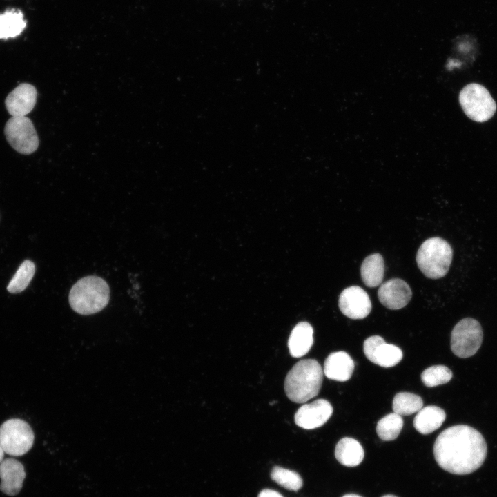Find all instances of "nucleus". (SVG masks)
I'll list each match as a JSON object with an SVG mask.
<instances>
[{"label":"nucleus","mask_w":497,"mask_h":497,"mask_svg":"<svg viewBox=\"0 0 497 497\" xmlns=\"http://www.w3.org/2000/svg\"><path fill=\"white\" fill-rule=\"evenodd\" d=\"M487 444L482 434L474 428L458 425L442 431L433 445V454L438 465L454 474L464 475L475 471L487 456Z\"/></svg>","instance_id":"1"},{"label":"nucleus","mask_w":497,"mask_h":497,"mask_svg":"<svg viewBox=\"0 0 497 497\" xmlns=\"http://www.w3.org/2000/svg\"><path fill=\"white\" fill-rule=\"evenodd\" d=\"M322 379L323 370L317 360H301L286 376L285 393L291 401L304 403L318 394Z\"/></svg>","instance_id":"2"},{"label":"nucleus","mask_w":497,"mask_h":497,"mask_svg":"<svg viewBox=\"0 0 497 497\" xmlns=\"http://www.w3.org/2000/svg\"><path fill=\"white\" fill-rule=\"evenodd\" d=\"M110 300L106 282L98 276L90 275L78 280L69 293L70 305L77 313L91 315L101 311Z\"/></svg>","instance_id":"3"},{"label":"nucleus","mask_w":497,"mask_h":497,"mask_svg":"<svg viewBox=\"0 0 497 497\" xmlns=\"http://www.w3.org/2000/svg\"><path fill=\"white\" fill-rule=\"evenodd\" d=\"M452 257L450 244L440 237H434L421 244L416 259L419 269L427 277L439 279L447 273Z\"/></svg>","instance_id":"4"},{"label":"nucleus","mask_w":497,"mask_h":497,"mask_svg":"<svg viewBox=\"0 0 497 497\" xmlns=\"http://www.w3.org/2000/svg\"><path fill=\"white\" fill-rule=\"evenodd\" d=\"M459 102L466 115L476 122L489 120L496 110V102L489 91L476 83L467 84L461 90Z\"/></svg>","instance_id":"5"},{"label":"nucleus","mask_w":497,"mask_h":497,"mask_svg":"<svg viewBox=\"0 0 497 497\" xmlns=\"http://www.w3.org/2000/svg\"><path fill=\"white\" fill-rule=\"evenodd\" d=\"M34 438L32 428L23 420L9 419L0 426V445L8 455L25 454L32 448Z\"/></svg>","instance_id":"6"},{"label":"nucleus","mask_w":497,"mask_h":497,"mask_svg":"<svg viewBox=\"0 0 497 497\" xmlns=\"http://www.w3.org/2000/svg\"><path fill=\"white\" fill-rule=\"evenodd\" d=\"M483 332L475 319L466 318L459 321L451 333V349L461 358L474 355L481 346Z\"/></svg>","instance_id":"7"},{"label":"nucleus","mask_w":497,"mask_h":497,"mask_svg":"<svg viewBox=\"0 0 497 497\" xmlns=\"http://www.w3.org/2000/svg\"><path fill=\"white\" fill-rule=\"evenodd\" d=\"M4 133L10 145L18 153L29 155L39 146V137L31 120L26 117H11Z\"/></svg>","instance_id":"8"},{"label":"nucleus","mask_w":497,"mask_h":497,"mask_svg":"<svg viewBox=\"0 0 497 497\" xmlns=\"http://www.w3.org/2000/svg\"><path fill=\"white\" fill-rule=\"evenodd\" d=\"M363 351L369 361L382 367L396 365L403 356L398 347L386 343L379 335H373L365 340Z\"/></svg>","instance_id":"9"},{"label":"nucleus","mask_w":497,"mask_h":497,"mask_svg":"<svg viewBox=\"0 0 497 497\" xmlns=\"http://www.w3.org/2000/svg\"><path fill=\"white\" fill-rule=\"evenodd\" d=\"M341 312L351 319H363L371 312V302L367 293L358 286L344 289L338 300Z\"/></svg>","instance_id":"10"},{"label":"nucleus","mask_w":497,"mask_h":497,"mask_svg":"<svg viewBox=\"0 0 497 497\" xmlns=\"http://www.w3.org/2000/svg\"><path fill=\"white\" fill-rule=\"evenodd\" d=\"M333 413L330 402L324 399H318L301 406L296 411L295 424L306 429H313L322 426Z\"/></svg>","instance_id":"11"},{"label":"nucleus","mask_w":497,"mask_h":497,"mask_svg":"<svg viewBox=\"0 0 497 497\" xmlns=\"http://www.w3.org/2000/svg\"><path fill=\"white\" fill-rule=\"evenodd\" d=\"M378 297L385 307L397 310L405 307L409 302L412 291L405 281L393 278L381 284L378 291Z\"/></svg>","instance_id":"12"},{"label":"nucleus","mask_w":497,"mask_h":497,"mask_svg":"<svg viewBox=\"0 0 497 497\" xmlns=\"http://www.w3.org/2000/svg\"><path fill=\"white\" fill-rule=\"evenodd\" d=\"M37 97L35 86L26 83L21 84L6 98V108L12 117L26 116L33 109Z\"/></svg>","instance_id":"13"},{"label":"nucleus","mask_w":497,"mask_h":497,"mask_svg":"<svg viewBox=\"0 0 497 497\" xmlns=\"http://www.w3.org/2000/svg\"><path fill=\"white\" fill-rule=\"evenodd\" d=\"M25 477L24 467L19 460L6 458L0 463V489L4 494L17 495L22 488Z\"/></svg>","instance_id":"14"},{"label":"nucleus","mask_w":497,"mask_h":497,"mask_svg":"<svg viewBox=\"0 0 497 497\" xmlns=\"http://www.w3.org/2000/svg\"><path fill=\"white\" fill-rule=\"evenodd\" d=\"M354 367V362L347 353L333 352L326 358L323 373L329 379L344 382L351 377Z\"/></svg>","instance_id":"15"},{"label":"nucleus","mask_w":497,"mask_h":497,"mask_svg":"<svg viewBox=\"0 0 497 497\" xmlns=\"http://www.w3.org/2000/svg\"><path fill=\"white\" fill-rule=\"evenodd\" d=\"M313 344V329L307 322H300L293 329L288 347L291 356L301 358L306 355Z\"/></svg>","instance_id":"16"},{"label":"nucleus","mask_w":497,"mask_h":497,"mask_svg":"<svg viewBox=\"0 0 497 497\" xmlns=\"http://www.w3.org/2000/svg\"><path fill=\"white\" fill-rule=\"evenodd\" d=\"M446 418L445 411L434 405L422 408L413 420L415 429L422 434H429L440 427Z\"/></svg>","instance_id":"17"},{"label":"nucleus","mask_w":497,"mask_h":497,"mask_svg":"<svg viewBox=\"0 0 497 497\" xmlns=\"http://www.w3.org/2000/svg\"><path fill=\"white\" fill-rule=\"evenodd\" d=\"M337 460L347 467H355L364 458V449L360 443L354 438L345 437L339 440L335 449Z\"/></svg>","instance_id":"18"},{"label":"nucleus","mask_w":497,"mask_h":497,"mask_svg":"<svg viewBox=\"0 0 497 497\" xmlns=\"http://www.w3.org/2000/svg\"><path fill=\"white\" fill-rule=\"evenodd\" d=\"M384 273V262L380 254H371L363 260L360 274L367 286L373 288L379 286L382 282Z\"/></svg>","instance_id":"19"},{"label":"nucleus","mask_w":497,"mask_h":497,"mask_svg":"<svg viewBox=\"0 0 497 497\" xmlns=\"http://www.w3.org/2000/svg\"><path fill=\"white\" fill-rule=\"evenodd\" d=\"M26 26V21L19 10H7L0 14V39H8L19 36Z\"/></svg>","instance_id":"20"},{"label":"nucleus","mask_w":497,"mask_h":497,"mask_svg":"<svg viewBox=\"0 0 497 497\" xmlns=\"http://www.w3.org/2000/svg\"><path fill=\"white\" fill-rule=\"evenodd\" d=\"M422 406V398L409 392L398 393L394 396L392 404L393 412L400 416L411 415L419 411Z\"/></svg>","instance_id":"21"},{"label":"nucleus","mask_w":497,"mask_h":497,"mask_svg":"<svg viewBox=\"0 0 497 497\" xmlns=\"http://www.w3.org/2000/svg\"><path fill=\"white\" fill-rule=\"evenodd\" d=\"M403 424V419L400 415L394 412L389 413L378 422L376 426L377 434L382 440H393L400 434Z\"/></svg>","instance_id":"22"},{"label":"nucleus","mask_w":497,"mask_h":497,"mask_svg":"<svg viewBox=\"0 0 497 497\" xmlns=\"http://www.w3.org/2000/svg\"><path fill=\"white\" fill-rule=\"evenodd\" d=\"M35 273V265L33 262L26 260L23 261L7 286V290L11 293H19L24 291Z\"/></svg>","instance_id":"23"},{"label":"nucleus","mask_w":497,"mask_h":497,"mask_svg":"<svg viewBox=\"0 0 497 497\" xmlns=\"http://www.w3.org/2000/svg\"><path fill=\"white\" fill-rule=\"evenodd\" d=\"M451 371L444 365L431 366L422 373L421 380L428 387L447 383L452 378Z\"/></svg>","instance_id":"24"},{"label":"nucleus","mask_w":497,"mask_h":497,"mask_svg":"<svg viewBox=\"0 0 497 497\" xmlns=\"http://www.w3.org/2000/svg\"><path fill=\"white\" fill-rule=\"evenodd\" d=\"M271 475L275 482L286 489L298 491L302 486V478L294 471L276 466L273 467Z\"/></svg>","instance_id":"25"},{"label":"nucleus","mask_w":497,"mask_h":497,"mask_svg":"<svg viewBox=\"0 0 497 497\" xmlns=\"http://www.w3.org/2000/svg\"><path fill=\"white\" fill-rule=\"evenodd\" d=\"M258 497H283L279 492L272 489L262 490Z\"/></svg>","instance_id":"26"},{"label":"nucleus","mask_w":497,"mask_h":497,"mask_svg":"<svg viewBox=\"0 0 497 497\" xmlns=\"http://www.w3.org/2000/svg\"><path fill=\"white\" fill-rule=\"evenodd\" d=\"M4 451L3 450L2 447L0 445V463L1 461L4 459Z\"/></svg>","instance_id":"27"},{"label":"nucleus","mask_w":497,"mask_h":497,"mask_svg":"<svg viewBox=\"0 0 497 497\" xmlns=\"http://www.w3.org/2000/svg\"><path fill=\"white\" fill-rule=\"evenodd\" d=\"M342 497H362L359 495L354 494H349L343 496Z\"/></svg>","instance_id":"28"},{"label":"nucleus","mask_w":497,"mask_h":497,"mask_svg":"<svg viewBox=\"0 0 497 497\" xmlns=\"http://www.w3.org/2000/svg\"><path fill=\"white\" fill-rule=\"evenodd\" d=\"M382 497H397V496H396L394 495L387 494V495L382 496Z\"/></svg>","instance_id":"29"},{"label":"nucleus","mask_w":497,"mask_h":497,"mask_svg":"<svg viewBox=\"0 0 497 497\" xmlns=\"http://www.w3.org/2000/svg\"><path fill=\"white\" fill-rule=\"evenodd\" d=\"M275 402H276V401H273V402H271L269 404H270L271 405H273L274 403H275Z\"/></svg>","instance_id":"30"}]
</instances>
